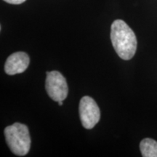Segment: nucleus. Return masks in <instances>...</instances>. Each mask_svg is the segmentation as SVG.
<instances>
[{
    "label": "nucleus",
    "mask_w": 157,
    "mask_h": 157,
    "mask_svg": "<svg viewBox=\"0 0 157 157\" xmlns=\"http://www.w3.org/2000/svg\"><path fill=\"white\" fill-rule=\"evenodd\" d=\"M111 39L118 56L125 60H130L137 50V38L130 27L122 20H116L111 25Z\"/></svg>",
    "instance_id": "obj_1"
},
{
    "label": "nucleus",
    "mask_w": 157,
    "mask_h": 157,
    "mask_svg": "<svg viewBox=\"0 0 157 157\" xmlns=\"http://www.w3.org/2000/svg\"><path fill=\"white\" fill-rule=\"evenodd\" d=\"M5 137L7 146L13 154L23 156L31 148V137L26 125L15 123L5 129Z\"/></svg>",
    "instance_id": "obj_2"
},
{
    "label": "nucleus",
    "mask_w": 157,
    "mask_h": 157,
    "mask_svg": "<svg viewBox=\"0 0 157 157\" xmlns=\"http://www.w3.org/2000/svg\"><path fill=\"white\" fill-rule=\"evenodd\" d=\"M45 88L50 98L55 101H63L68 95V88L66 78L57 71L47 72Z\"/></svg>",
    "instance_id": "obj_3"
},
{
    "label": "nucleus",
    "mask_w": 157,
    "mask_h": 157,
    "mask_svg": "<svg viewBox=\"0 0 157 157\" xmlns=\"http://www.w3.org/2000/svg\"><path fill=\"white\" fill-rule=\"evenodd\" d=\"M78 111L82 126L85 129H93L101 119V111L98 104L89 96L82 98Z\"/></svg>",
    "instance_id": "obj_4"
},
{
    "label": "nucleus",
    "mask_w": 157,
    "mask_h": 157,
    "mask_svg": "<svg viewBox=\"0 0 157 157\" xmlns=\"http://www.w3.org/2000/svg\"><path fill=\"white\" fill-rule=\"evenodd\" d=\"M29 57L25 52H17L7 58L5 64V71L8 75L24 72L29 65Z\"/></svg>",
    "instance_id": "obj_5"
},
{
    "label": "nucleus",
    "mask_w": 157,
    "mask_h": 157,
    "mask_svg": "<svg viewBox=\"0 0 157 157\" xmlns=\"http://www.w3.org/2000/svg\"><path fill=\"white\" fill-rule=\"evenodd\" d=\"M141 154L143 157H157V142L151 138H145L140 143Z\"/></svg>",
    "instance_id": "obj_6"
},
{
    "label": "nucleus",
    "mask_w": 157,
    "mask_h": 157,
    "mask_svg": "<svg viewBox=\"0 0 157 157\" xmlns=\"http://www.w3.org/2000/svg\"><path fill=\"white\" fill-rule=\"evenodd\" d=\"M6 2L9 4H13V5H20V4H22L26 0H4Z\"/></svg>",
    "instance_id": "obj_7"
},
{
    "label": "nucleus",
    "mask_w": 157,
    "mask_h": 157,
    "mask_svg": "<svg viewBox=\"0 0 157 157\" xmlns=\"http://www.w3.org/2000/svg\"><path fill=\"white\" fill-rule=\"evenodd\" d=\"M58 105H63V101H58Z\"/></svg>",
    "instance_id": "obj_8"
}]
</instances>
